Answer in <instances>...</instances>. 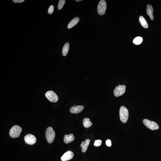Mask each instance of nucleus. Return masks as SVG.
<instances>
[{
  "mask_svg": "<svg viewBox=\"0 0 161 161\" xmlns=\"http://www.w3.org/2000/svg\"><path fill=\"white\" fill-rule=\"evenodd\" d=\"M120 118L121 121L125 123L127 122L129 118L128 110L125 106H121L120 109Z\"/></svg>",
  "mask_w": 161,
  "mask_h": 161,
  "instance_id": "nucleus-1",
  "label": "nucleus"
},
{
  "mask_svg": "<svg viewBox=\"0 0 161 161\" xmlns=\"http://www.w3.org/2000/svg\"><path fill=\"white\" fill-rule=\"evenodd\" d=\"M45 136L48 143L51 144L54 141L55 139V133L52 128L49 127L47 129L45 132Z\"/></svg>",
  "mask_w": 161,
  "mask_h": 161,
  "instance_id": "nucleus-2",
  "label": "nucleus"
},
{
  "mask_svg": "<svg viewBox=\"0 0 161 161\" xmlns=\"http://www.w3.org/2000/svg\"><path fill=\"white\" fill-rule=\"evenodd\" d=\"M22 131V128L18 125H15L10 129L9 135L11 138H15L20 136Z\"/></svg>",
  "mask_w": 161,
  "mask_h": 161,
  "instance_id": "nucleus-3",
  "label": "nucleus"
},
{
  "mask_svg": "<svg viewBox=\"0 0 161 161\" xmlns=\"http://www.w3.org/2000/svg\"><path fill=\"white\" fill-rule=\"evenodd\" d=\"M143 123L146 127L150 130H157L159 128V126L157 123L148 119H144L143 120Z\"/></svg>",
  "mask_w": 161,
  "mask_h": 161,
  "instance_id": "nucleus-4",
  "label": "nucleus"
},
{
  "mask_svg": "<svg viewBox=\"0 0 161 161\" xmlns=\"http://www.w3.org/2000/svg\"><path fill=\"white\" fill-rule=\"evenodd\" d=\"M126 86L125 85L117 86L114 90L113 93L114 96L116 97H118L122 96L125 93L126 91Z\"/></svg>",
  "mask_w": 161,
  "mask_h": 161,
  "instance_id": "nucleus-5",
  "label": "nucleus"
},
{
  "mask_svg": "<svg viewBox=\"0 0 161 161\" xmlns=\"http://www.w3.org/2000/svg\"><path fill=\"white\" fill-rule=\"evenodd\" d=\"M107 5L104 0H101L99 2L98 5L97 10L98 14L101 15H103L105 14Z\"/></svg>",
  "mask_w": 161,
  "mask_h": 161,
  "instance_id": "nucleus-6",
  "label": "nucleus"
},
{
  "mask_svg": "<svg viewBox=\"0 0 161 161\" xmlns=\"http://www.w3.org/2000/svg\"><path fill=\"white\" fill-rule=\"evenodd\" d=\"M45 96L47 99L51 102H56L58 100V96L52 91H48L45 93Z\"/></svg>",
  "mask_w": 161,
  "mask_h": 161,
  "instance_id": "nucleus-7",
  "label": "nucleus"
},
{
  "mask_svg": "<svg viewBox=\"0 0 161 161\" xmlns=\"http://www.w3.org/2000/svg\"><path fill=\"white\" fill-rule=\"evenodd\" d=\"M24 140L26 144L30 145L35 144L36 141L35 136L31 134H28L25 136Z\"/></svg>",
  "mask_w": 161,
  "mask_h": 161,
  "instance_id": "nucleus-8",
  "label": "nucleus"
},
{
  "mask_svg": "<svg viewBox=\"0 0 161 161\" xmlns=\"http://www.w3.org/2000/svg\"><path fill=\"white\" fill-rule=\"evenodd\" d=\"M74 153L71 151H68L65 152L61 157L62 161H67L73 158L74 156Z\"/></svg>",
  "mask_w": 161,
  "mask_h": 161,
  "instance_id": "nucleus-9",
  "label": "nucleus"
},
{
  "mask_svg": "<svg viewBox=\"0 0 161 161\" xmlns=\"http://www.w3.org/2000/svg\"><path fill=\"white\" fill-rule=\"evenodd\" d=\"M84 106L82 105H77L72 106L70 109V111L71 113L77 114L80 113L84 110Z\"/></svg>",
  "mask_w": 161,
  "mask_h": 161,
  "instance_id": "nucleus-10",
  "label": "nucleus"
},
{
  "mask_svg": "<svg viewBox=\"0 0 161 161\" xmlns=\"http://www.w3.org/2000/svg\"><path fill=\"white\" fill-rule=\"evenodd\" d=\"M75 139V137L73 134H70L69 135H65L64 137V141L66 144L73 141Z\"/></svg>",
  "mask_w": 161,
  "mask_h": 161,
  "instance_id": "nucleus-11",
  "label": "nucleus"
},
{
  "mask_svg": "<svg viewBox=\"0 0 161 161\" xmlns=\"http://www.w3.org/2000/svg\"><path fill=\"white\" fill-rule=\"evenodd\" d=\"M90 142V140L89 139H87L85 141H83L81 143L80 145V147L82 148L81 150L82 152H86L87 151V148Z\"/></svg>",
  "mask_w": 161,
  "mask_h": 161,
  "instance_id": "nucleus-12",
  "label": "nucleus"
},
{
  "mask_svg": "<svg viewBox=\"0 0 161 161\" xmlns=\"http://www.w3.org/2000/svg\"><path fill=\"white\" fill-rule=\"evenodd\" d=\"M153 9L152 6L150 5H148L147 6L146 11L147 15L150 16V19L153 20L154 16H153Z\"/></svg>",
  "mask_w": 161,
  "mask_h": 161,
  "instance_id": "nucleus-13",
  "label": "nucleus"
},
{
  "mask_svg": "<svg viewBox=\"0 0 161 161\" xmlns=\"http://www.w3.org/2000/svg\"><path fill=\"white\" fill-rule=\"evenodd\" d=\"M79 18L76 17L73 19L67 25V28L68 29L73 28L79 22Z\"/></svg>",
  "mask_w": 161,
  "mask_h": 161,
  "instance_id": "nucleus-14",
  "label": "nucleus"
},
{
  "mask_svg": "<svg viewBox=\"0 0 161 161\" xmlns=\"http://www.w3.org/2000/svg\"><path fill=\"white\" fill-rule=\"evenodd\" d=\"M83 126L86 128H88L91 127L93 125V124L91 122L89 118H86L84 119L83 120Z\"/></svg>",
  "mask_w": 161,
  "mask_h": 161,
  "instance_id": "nucleus-15",
  "label": "nucleus"
},
{
  "mask_svg": "<svg viewBox=\"0 0 161 161\" xmlns=\"http://www.w3.org/2000/svg\"><path fill=\"white\" fill-rule=\"evenodd\" d=\"M139 21L140 24L142 26L145 28H148V25L146 20L143 16H141L139 18Z\"/></svg>",
  "mask_w": 161,
  "mask_h": 161,
  "instance_id": "nucleus-16",
  "label": "nucleus"
},
{
  "mask_svg": "<svg viewBox=\"0 0 161 161\" xmlns=\"http://www.w3.org/2000/svg\"><path fill=\"white\" fill-rule=\"evenodd\" d=\"M69 43L67 42L65 44L62 49V54L63 56H66L67 55L69 50Z\"/></svg>",
  "mask_w": 161,
  "mask_h": 161,
  "instance_id": "nucleus-17",
  "label": "nucleus"
},
{
  "mask_svg": "<svg viewBox=\"0 0 161 161\" xmlns=\"http://www.w3.org/2000/svg\"><path fill=\"white\" fill-rule=\"evenodd\" d=\"M143 41V38L141 36L137 37L134 39L133 42L134 44L138 45L141 44Z\"/></svg>",
  "mask_w": 161,
  "mask_h": 161,
  "instance_id": "nucleus-18",
  "label": "nucleus"
},
{
  "mask_svg": "<svg viewBox=\"0 0 161 161\" xmlns=\"http://www.w3.org/2000/svg\"><path fill=\"white\" fill-rule=\"evenodd\" d=\"M65 2V0H60L59 1L58 5V8L59 10H61L63 7L64 5Z\"/></svg>",
  "mask_w": 161,
  "mask_h": 161,
  "instance_id": "nucleus-19",
  "label": "nucleus"
},
{
  "mask_svg": "<svg viewBox=\"0 0 161 161\" xmlns=\"http://www.w3.org/2000/svg\"><path fill=\"white\" fill-rule=\"evenodd\" d=\"M102 144V141L100 140H98L95 141L94 142V145L95 146H100Z\"/></svg>",
  "mask_w": 161,
  "mask_h": 161,
  "instance_id": "nucleus-20",
  "label": "nucleus"
},
{
  "mask_svg": "<svg viewBox=\"0 0 161 161\" xmlns=\"http://www.w3.org/2000/svg\"><path fill=\"white\" fill-rule=\"evenodd\" d=\"M54 7L53 5H50L48 9V12L49 14H51L54 12Z\"/></svg>",
  "mask_w": 161,
  "mask_h": 161,
  "instance_id": "nucleus-21",
  "label": "nucleus"
},
{
  "mask_svg": "<svg viewBox=\"0 0 161 161\" xmlns=\"http://www.w3.org/2000/svg\"><path fill=\"white\" fill-rule=\"evenodd\" d=\"M106 144L108 146H111V145H112L111 141L109 139L107 140L106 141Z\"/></svg>",
  "mask_w": 161,
  "mask_h": 161,
  "instance_id": "nucleus-22",
  "label": "nucleus"
},
{
  "mask_svg": "<svg viewBox=\"0 0 161 161\" xmlns=\"http://www.w3.org/2000/svg\"><path fill=\"white\" fill-rule=\"evenodd\" d=\"M24 0H13V1L15 3H23Z\"/></svg>",
  "mask_w": 161,
  "mask_h": 161,
  "instance_id": "nucleus-23",
  "label": "nucleus"
},
{
  "mask_svg": "<svg viewBox=\"0 0 161 161\" xmlns=\"http://www.w3.org/2000/svg\"><path fill=\"white\" fill-rule=\"evenodd\" d=\"M81 0H76L75 1H76L77 2H80L81 1Z\"/></svg>",
  "mask_w": 161,
  "mask_h": 161,
  "instance_id": "nucleus-24",
  "label": "nucleus"
}]
</instances>
